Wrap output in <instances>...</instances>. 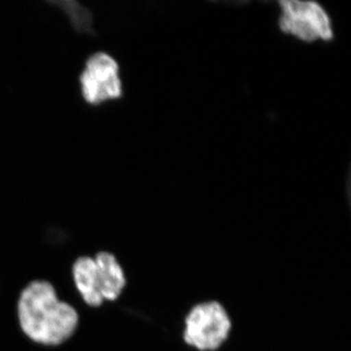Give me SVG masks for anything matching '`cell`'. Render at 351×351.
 I'll return each mask as SVG.
<instances>
[{"label": "cell", "instance_id": "7", "mask_svg": "<svg viewBox=\"0 0 351 351\" xmlns=\"http://www.w3.org/2000/svg\"><path fill=\"white\" fill-rule=\"evenodd\" d=\"M59 6L68 16L73 29L78 34L95 36L94 18L92 13L77 1L53 2Z\"/></svg>", "mask_w": 351, "mask_h": 351}, {"label": "cell", "instance_id": "2", "mask_svg": "<svg viewBox=\"0 0 351 351\" xmlns=\"http://www.w3.org/2000/svg\"><path fill=\"white\" fill-rule=\"evenodd\" d=\"M232 331V319L226 306L209 300L195 304L184 319L182 341L196 351H218Z\"/></svg>", "mask_w": 351, "mask_h": 351}, {"label": "cell", "instance_id": "5", "mask_svg": "<svg viewBox=\"0 0 351 351\" xmlns=\"http://www.w3.org/2000/svg\"><path fill=\"white\" fill-rule=\"evenodd\" d=\"M94 260L98 269L104 301H115L125 289V272L117 257L110 252H99Z\"/></svg>", "mask_w": 351, "mask_h": 351}, {"label": "cell", "instance_id": "6", "mask_svg": "<svg viewBox=\"0 0 351 351\" xmlns=\"http://www.w3.org/2000/svg\"><path fill=\"white\" fill-rule=\"evenodd\" d=\"M73 276L78 292L88 306L97 307L103 304L105 301L101 297L100 279L94 258H78L73 263Z\"/></svg>", "mask_w": 351, "mask_h": 351}, {"label": "cell", "instance_id": "3", "mask_svg": "<svg viewBox=\"0 0 351 351\" xmlns=\"http://www.w3.org/2000/svg\"><path fill=\"white\" fill-rule=\"evenodd\" d=\"M279 27L285 34L306 43L331 40L334 38L332 22L320 4L313 1H281Z\"/></svg>", "mask_w": 351, "mask_h": 351}, {"label": "cell", "instance_id": "1", "mask_svg": "<svg viewBox=\"0 0 351 351\" xmlns=\"http://www.w3.org/2000/svg\"><path fill=\"white\" fill-rule=\"evenodd\" d=\"M21 329L27 338L44 346H59L68 341L78 326L77 311L60 301L48 281H32L21 293L17 306Z\"/></svg>", "mask_w": 351, "mask_h": 351}, {"label": "cell", "instance_id": "4", "mask_svg": "<svg viewBox=\"0 0 351 351\" xmlns=\"http://www.w3.org/2000/svg\"><path fill=\"white\" fill-rule=\"evenodd\" d=\"M80 82L83 99L95 107L119 100L123 95L119 64L105 52L95 53L88 58Z\"/></svg>", "mask_w": 351, "mask_h": 351}]
</instances>
